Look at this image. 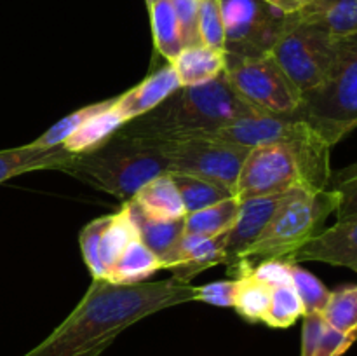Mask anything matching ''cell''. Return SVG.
I'll return each mask as SVG.
<instances>
[{"label":"cell","instance_id":"1f68e13d","mask_svg":"<svg viewBox=\"0 0 357 356\" xmlns=\"http://www.w3.org/2000/svg\"><path fill=\"white\" fill-rule=\"evenodd\" d=\"M110 218L112 215L100 216V218L87 223L79 234V244H80V251H82L84 262H86L87 269L91 271V276L96 279H107V271H105L103 260H101L100 246H101V236H103Z\"/></svg>","mask_w":357,"mask_h":356},{"label":"cell","instance_id":"e0dca14e","mask_svg":"<svg viewBox=\"0 0 357 356\" xmlns=\"http://www.w3.org/2000/svg\"><path fill=\"white\" fill-rule=\"evenodd\" d=\"M225 234L213 237L185 234L181 239L180 260L173 267V278L181 283H190L192 278L201 274L213 265L225 260Z\"/></svg>","mask_w":357,"mask_h":356},{"label":"cell","instance_id":"d6986e66","mask_svg":"<svg viewBox=\"0 0 357 356\" xmlns=\"http://www.w3.org/2000/svg\"><path fill=\"white\" fill-rule=\"evenodd\" d=\"M131 201L136 202L145 215L157 220H176L187 215L180 192L169 173L160 175L143 185Z\"/></svg>","mask_w":357,"mask_h":356},{"label":"cell","instance_id":"d6a6232c","mask_svg":"<svg viewBox=\"0 0 357 356\" xmlns=\"http://www.w3.org/2000/svg\"><path fill=\"white\" fill-rule=\"evenodd\" d=\"M328 188L338 195V220L357 215V163L331 171Z\"/></svg>","mask_w":357,"mask_h":356},{"label":"cell","instance_id":"5bb4252c","mask_svg":"<svg viewBox=\"0 0 357 356\" xmlns=\"http://www.w3.org/2000/svg\"><path fill=\"white\" fill-rule=\"evenodd\" d=\"M124 205L128 206L138 237L159 258L160 267L173 269L180 260L181 239L185 236V216L176 220H157L145 215L131 199Z\"/></svg>","mask_w":357,"mask_h":356},{"label":"cell","instance_id":"836d02e7","mask_svg":"<svg viewBox=\"0 0 357 356\" xmlns=\"http://www.w3.org/2000/svg\"><path fill=\"white\" fill-rule=\"evenodd\" d=\"M199 31H201L202 44L216 51H223L225 28H223L222 0H199Z\"/></svg>","mask_w":357,"mask_h":356},{"label":"cell","instance_id":"7c38bea8","mask_svg":"<svg viewBox=\"0 0 357 356\" xmlns=\"http://www.w3.org/2000/svg\"><path fill=\"white\" fill-rule=\"evenodd\" d=\"M284 194L250 198L241 201L239 215H237L236 222L230 227L225 237V260H223V264L227 265V272H229L230 278H241L244 253L265 229L278 206L281 205Z\"/></svg>","mask_w":357,"mask_h":356},{"label":"cell","instance_id":"5b68a950","mask_svg":"<svg viewBox=\"0 0 357 356\" xmlns=\"http://www.w3.org/2000/svg\"><path fill=\"white\" fill-rule=\"evenodd\" d=\"M293 117L305 121L331 149L357 128V35L338 40L333 70L321 86L302 94Z\"/></svg>","mask_w":357,"mask_h":356},{"label":"cell","instance_id":"30bf717a","mask_svg":"<svg viewBox=\"0 0 357 356\" xmlns=\"http://www.w3.org/2000/svg\"><path fill=\"white\" fill-rule=\"evenodd\" d=\"M295 187L316 188L298 154L286 145H261L253 147L248 152L237 177L234 195L243 201L284 194Z\"/></svg>","mask_w":357,"mask_h":356},{"label":"cell","instance_id":"ab89813d","mask_svg":"<svg viewBox=\"0 0 357 356\" xmlns=\"http://www.w3.org/2000/svg\"><path fill=\"white\" fill-rule=\"evenodd\" d=\"M265 2L271 3L272 7L281 10L286 16H289V14H296L302 9H305L312 0H265Z\"/></svg>","mask_w":357,"mask_h":356},{"label":"cell","instance_id":"60d3db41","mask_svg":"<svg viewBox=\"0 0 357 356\" xmlns=\"http://www.w3.org/2000/svg\"><path fill=\"white\" fill-rule=\"evenodd\" d=\"M153 2H157V0H146V7H149V6H152Z\"/></svg>","mask_w":357,"mask_h":356},{"label":"cell","instance_id":"d590c367","mask_svg":"<svg viewBox=\"0 0 357 356\" xmlns=\"http://www.w3.org/2000/svg\"><path fill=\"white\" fill-rule=\"evenodd\" d=\"M237 288H239V278L208 283L204 286H197V299L195 300H201V302L216 307H234Z\"/></svg>","mask_w":357,"mask_h":356},{"label":"cell","instance_id":"9a60e30c","mask_svg":"<svg viewBox=\"0 0 357 356\" xmlns=\"http://www.w3.org/2000/svg\"><path fill=\"white\" fill-rule=\"evenodd\" d=\"M178 87H181V84L178 80L176 72H174L171 63H166L152 75L145 77L138 86L131 87L121 96H117L115 108L129 122L139 115H145L146 112L153 110L157 105L169 98Z\"/></svg>","mask_w":357,"mask_h":356},{"label":"cell","instance_id":"4316f807","mask_svg":"<svg viewBox=\"0 0 357 356\" xmlns=\"http://www.w3.org/2000/svg\"><path fill=\"white\" fill-rule=\"evenodd\" d=\"M271 293L272 288L255 279L250 272H244L239 278V288H237L234 307L244 320L251 323L264 321L271 306Z\"/></svg>","mask_w":357,"mask_h":356},{"label":"cell","instance_id":"6da1fadb","mask_svg":"<svg viewBox=\"0 0 357 356\" xmlns=\"http://www.w3.org/2000/svg\"><path fill=\"white\" fill-rule=\"evenodd\" d=\"M195 299L197 286L174 278L136 285L93 278L65 321L23 356H101L131 325Z\"/></svg>","mask_w":357,"mask_h":356},{"label":"cell","instance_id":"e575fe53","mask_svg":"<svg viewBox=\"0 0 357 356\" xmlns=\"http://www.w3.org/2000/svg\"><path fill=\"white\" fill-rule=\"evenodd\" d=\"M180 24L181 38L185 47L201 45V31H199V0H171Z\"/></svg>","mask_w":357,"mask_h":356},{"label":"cell","instance_id":"277c9868","mask_svg":"<svg viewBox=\"0 0 357 356\" xmlns=\"http://www.w3.org/2000/svg\"><path fill=\"white\" fill-rule=\"evenodd\" d=\"M337 208L338 195L330 188L295 187L286 192L265 229L244 253L243 274L264 260H288L323 230L324 220Z\"/></svg>","mask_w":357,"mask_h":356},{"label":"cell","instance_id":"4fadbf2b","mask_svg":"<svg viewBox=\"0 0 357 356\" xmlns=\"http://www.w3.org/2000/svg\"><path fill=\"white\" fill-rule=\"evenodd\" d=\"M284 262H324L357 272V215L338 220L335 225L323 229Z\"/></svg>","mask_w":357,"mask_h":356},{"label":"cell","instance_id":"ac0fdd59","mask_svg":"<svg viewBox=\"0 0 357 356\" xmlns=\"http://www.w3.org/2000/svg\"><path fill=\"white\" fill-rule=\"evenodd\" d=\"M181 86H199L222 75L225 70V52L208 45L185 47L171 61Z\"/></svg>","mask_w":357,"mask_h":356},{"label":"cell","instance_id":"3957f363","mask_svg":"<svg viewBox=\"0 0 357 356\" xmlns=\"http://www.w3.org/2000/svg\"><path fill=\"white\" fill-rule=\"evenodd\" d=\"M169 171V163L155 143L119 131L98 149L73 157L65 168V173L122 201L132 199L143 185Z\"/></svg>","mask_w":357,"mask_h":356},{"label":"cell","instance_id":"83f0119b","mask_svg":"<svg viewBox=\"0 0 357 356\" xmlns=\"http://www.w3.org/2000/svg\"><path fill=\"white\" fill-rule=\"evenodd\" d=\"M321 316L335 330L344 334L357 332V286H344L331 292Z\"/></svg>","mask_w":357,"mask_h":356},{"label":"cell","instance_id":"f1b7e54d","mask_svg":"<svg viewBox=\"0 0 357 356\" xmlns=\"http://www.w3.org/2000/svg\"><path fill=\"white\" fill-rule=\"evenodd\" d=\"M114 101H115V98H112V100H105V101H98V103L86 105V107L72 112V114H68L66 117H63L61 121L56 122L54 126H51V128H49L44 135H40L37 140H33V142H31V145L42 147V149H49V147L61 145V143L65 142L68 136H72L73 133H75L77 129L84 124V122L89 121V119L94 117L96 114H100V112L105 110V108L112 107V105H114Z\"/></svg>","mask_w":357,"mask_h":356},{"label":"cell","instance_id":"7402d4cb","mask_svg":"<svg viewBox=\"0 0 357 356\" xmlns=\"http://www.w3.org/2000/svg\"><path fill=\"white\" fill-rule=\"evenodd\" d=\"M159 269H162L159 258L143 244L139 237H135L124 248L117 262L112 265L107 279L110 283H117V285H136V283L145 281Z\"/></svg>","mask_w":357,"mask_h":356},{"label":"cell","instance_id":"44dd1931","mask_svg":"<svg viewBox=\"0 0 357 356\" xmlns=\"http://www.w3.org/2000/svg\"><path fill=\"white\" fill-rule=\"evenodd\" d=\"M117 100V98H115ZM126 119L122 117L121 112L115 108V101L112 107L105 108L100 114L91 117L89 121L84 122L72 136L61 143L70 154L79 156V154L91 152V150L98 149L103 143H107L122 126L126 124Z\"/></svg>","mask_w":357,"mask_h":356},{"label":"cell","instance_id":"f35d334b","mask_svg":"<svg viewBox=\"0 0 357 356\" xmlns=\"http://www.w3.org/2000/svg\"><path fill=\"white\" fill-rule=\"evenodd\" d=\"M303 328H302V349L300 356H316L317 344H319L321 334H323L324 323L321 314H303Z\"/></svg>","mask_w":357,"mask_h":356},{"label":"cell","instance_id":"8992f818","mask_svg":"<svg viewBox=\"0 0 357 356\" xmlns=\"http://www.w3.org/2000/svg\"><path fill=\"white\" fill-rule=\"evenodd\" d=\"M213 138L225 140L246 149L286 145L303 161L314 187L323 191L330 184L331 147L298 117L255 114L225 126Z\"/></svg>","mask_w":357,"mask_h":356},{"label":"cell","instance_id":"7a4b0ae2","mask_svg":"<svg viewBox=\"0 0 357 356\" xmlns=\"http://www.w3.org/2000/svg\"><path fill=\"white\" fill-rule=\"evenodd\" d=\"M260 114L230 87L225 72L199 86H181L145 115L126 122L119 133L129 138L162 140L213 138L225 126Z\"/></svg>","mask_w":357,"mask_h":356},{"label":"cell","instance_id":"52a82bcc","mask_svg":"<svg viewBox=\"0 0 357 356\" xmlns=\"http://www.w3.org/2000/svg\"><path fill=\"white\" fill-rule=\"evenodd\" d=\"M338 40L321 24L289 14L271 52L303 94L328 79L337 61Z\"/></svg>","mask_w":357,"mask_h":356},{"label":"cell","instance_id":"8fae6325","mask_svg":"<svg viewBox=\"0 0 357 356\" xmlns=\"http://www.w3.org/2000/svg\"><path fill=\"white\" fill-rule=\"evenodd\" d=\"M225 47L239 58L267 54L282 34L288 16L265 0H222Z\"/></svg>","mask_w":357,"mask_h":356},{"label":"cell","instance_id":"f546056e","mask_svg":"<svg viewBox=\"0 0 357 356\" xmlns=\"http://www.w3.org/2000/svg\"><path fill=\"white\" fill-rule=\"evenodd\" d=\"M303 316V306L300 297L291 285H281L272 288L271 306L264 323L272 328H288L298 318Z\"/></svg>","mask_w":357,"mask_h":356},{"label":"cell","instance_id":"2e32d148","mask_svg":"<svg viewBox=\"0 0 357 356\" xmlns=\"http://www.w3.org/2000/svg\"><path fill=\"white\" fill-rule=\"evenodd\" d=\"M73 157L75 156L70 154L63 145L42 149V147H33L31 143H28V145L17 147V149L0 150V184L17 177V175L30 173V171H65Z\"/></svg>","mask_w":357,"mask_h":356},{"label":"cell","instance_id":"8d00e7d4","mask_svg":"<svg viewBox=\"0 0 357 356\" xmlns=\"http://www.w3.org/2000/svg\"><path fill=\"white\" fill-rule=\"evenodd\" d=\"M251 276L268 288L291 285V264L284 260H264L250 269Z\"/></svg>","mask_w":357,"mask_h":356},{"label":"cell","instance_id":"4dcf8cb0","mask_svg":"<svg viewBox=\"0 0 357 356\" xmlns=\"http://www.w3.org/2000/svg\"><path fill=\"white\" fill-rule=\"evenodd\" d=\"M291 283L303 306V314L323 313L331 292L312 272L305 271L298 264H291Z\"/></svg>","mask_w":357,"mask_h":356},{"label":"cell","instance_id":"d4e9b609","mask_svg":"<svg viewBox=\"0 0 357 356\" xmlns=\"http://www.w3.org/2000/svg\"><path fill=\"white\" fill-rule=\"evenodd\" d=\"M180 192L181 202L185 206V212L194 213L197 209L208 208L215 202L223 201V199L234 195L229 188L216 181L206 180V178L194 177V175L185 173H169Z\"/></svg>","mask_w":357,"mask_h":356},{"label":"cell","instance_id":"ba28073f","mask_svg":"<svg viewBox=\"0 0 357 356\" xmlns=\"http://www.w3.org/2000/svg\"><path fill=\"white\" fill-rule=\"evenodd\" d=\"M223 72L237 96L260 114L291 117L302 105V93L272 52L253 58L225 54Z\"/></svg>","mask_w":357,"mask_h":356},{"label":"cell","instance_id":"74e56055","mask_svg":"<svg viewBox=\"0 0 357 356\" xmlns=\"http://www.w3.org/2000/svg\"><path fill=\"white\" fill-rule=\"evenodd\" d=\"M357 341V332L344 334L326 325L317 344L316 356H342Z\"/></svg>","mask_w":357,"mask_h":356},{"label":"cell","instance_id":"cb8c5ba5","mask_svg":"<svg viewBox=\"0 0 357 356\" xmlns=\"http://www.w3.org/2000/svg\"><path fill=\"white\" fill-rule=\"evenodd\" d=\"M149 14L157 52L171 63L185 49L173 3L171 0H157L149 6Z\"/></svg>","mask_w":357,"mask_h":356},{"label":"cell","instance_id":"9c48e42d","mask_svg":"<svg viewBox=\"0 0 357 356\" xmlns=\"http://www.w3.org/2000/svg\"><path fill=\"white\" fill-rule=\"evenodd\" d=\"M150 142V140H149ZM169 163V173H185L223 185L234 194L237 177L250 149L218 138H183L153 142Z\"/></svg>","mask_w":357,"mask_h":356},{"label":"cell","instance_id":"ffe728a7","mask_svg":"<svg viewBox=\"0 0 357 356\" xmlns=\"http://www.w3.org/2000/svg\"><path fill=\"white\" fill-rule=\"evenodd\" d=\"M296 14L324 27L335 38L357 35V0H312Z\"/></svg>","mask_w":357,"mask_h":356},{"label":"cell","instance_id":"484cf974","mask_svg":"<svg viewBox=\"0 0 357 356\" xmlns=\"http://www.w3.org/2000/svg\"><path fill=\"white\" fill-rule=\"evenodd\" d=\"M135 237H138V232H136L135 223H132L131 216H129L128 206L124 205V208L121 212L112 215L110 222H108L107 229H105L103 236H101V260H103L107 274L112 269V265L121 257L124 248Z\"/></svg>","mask_w":357,"mask_h":356},{"label":"cell","instance_id":"603a6c76","mask_svg":"<svg viewBox=\"0 0 357 356\" xmlns=\"http://www.w3.org/2000/svg\"><path fill=\"white\" fill-rule=\"evenodd\" d=\"M241 199L236 195L215 202L208 208L197 209L185 215V234H197V236L213 237L218 234L229 232L230 227L239 215Z\"/></svg>","mask_w":357,"mask_h":356}]
</instances>
